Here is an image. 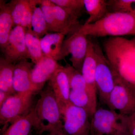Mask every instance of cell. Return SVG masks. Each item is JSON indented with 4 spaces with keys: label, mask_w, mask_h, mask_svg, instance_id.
Returning a JSON list of instances; mask_svg holds the SVG:
<instances>
[{
    "label": "cell",
    "mask_w": 135,
    "mask_h": 135,
    "mask_svg": "<svg viewBox=\"0 0 135 135\" xmlns=\"http://www.w3.org/2000/svg\"><path fill=\"white\" fill-rule=\"evenodd\" d=\"M103 46L114 71L135 92V38L111 37L104 41Z\"/></svg>",
    "instance_id": "6da1fadb"
},
{
    "label": "cell",
    "mask_w": 135,
    "mask_h": 135,
    "mask_svg": "<svg viewBox=\"0 0 135 135\" xmlns=\"http://www.w3.org/2000/svg\"><path fill=\"white\" fill-rule=\"evenodd\" d=\"M80 31L93 37L135 35V14L108 12L100 21L81 26Z\"/></svg>",
    "instance_id": "7a4b0ae2"
},
{
    "label": "cell",
    "mask_w": 135,
    "mask_h": 135,
    "mask_svg": "<svg viewBox=\"0 0 135 135\" xmlns=\"http://www.w3.org/2000/svg\"><path fill=\"white\" fill-rule=\"evenodd\" d=\"M34 110L38 120L36 129L40 134L63 128L62 116L50 87L41 92Z\"/></svg>",
    "instance_id": "3957f363"
},
{
    "label": "cell",
    "mask_w": 135,
    "mask_h": 135,
    "mask_svg": "<svg viewBox=\"0 0 135 135\" xmlns=\"http://www.w3.org/2000/svg\"><path fill=\"white\" fill-rule=\"evenodd\" d=\"M128 116L111 110H96L91 120L90 135H116L128 133Z\"/></svg>",
    "instance_id": "277c9868"
},
{
    "label": "cell",
    "mask_w": 135,
    "mask_h": 135,
    "mask_svg": "<svg viewBox=\"0 0 135 135\" xmlns=\"http://www.w3.org/2000/svg\"><path fill=\"white\" fill-rule=\"evenodd\" d=\"M95 51L97 67L96 84L101 103L108 104L109 96L114 85L113 70L97 41L92 40Z\"/></svg>",
    "instance_id": "5b68a950"
},
{
    "label": "cell",
    "mask_w": 135,
    "mask_h": 135,
    "mask_svg": "<svg viewBox=\"0 0 135 135\" xmlns=\"http://www.w3.org/2000/svg\"><path fill=\"white\" fill-rule=\"evenodd\" d=\"M33 92L16 93L12 95L0 107V123L3 133L7 125L14 119L30 113L34 108Z\"/></svg>",
    "instance_id": "8992f818"
},
{
    "label": "cell",
    "mask_w": 135,
    "mask_h": 135,
    "mask_svg": "<svg viewBox=\"0 0 135 135\" xmlns=\"http://www.w3.org/2000/svg\"><path fill=\"white\" fill-rule=\"evenodd\" d=\"M63 129L68 135H90L91 118L84 109L70 103L61 112Z\"/></svg>",
    "instance_id": "52a82bcc"
},
{
    "label": "cell",
    "mask_w": 135,
    "mask_h": 135,
    "mask_svg": "<svg viewBox=\"0 0 135 135\" xmlns=\"http://www.w3.org/2000/svg\"><path fill=\"white\" fill-rule=\"evenodd\" d=\"M113 71L114 87L107 105L110 110H118L121 114L129 116L135 112V92L121 80L113 70Z\"/></svg>",
    "instance_id": "ba28073f"
},
{
    "label": "cell",
    "mask_w": 135,
    "mask_h": 135,
    "mask_svg": "<svg viewBox=\"0 0 135 135\" xmlns=\"http://www.w3.org/2000/svg\"><path fill=\"white\" fill-rule=\"evenodd\" d=\"M88 36L79 30L64 40L62 46V59L70 54L72 66L81 73L88 50Z\"/></svg>",
    "instance_id": "9c48e42d"
},
{
    "label": "cell",
    "mask_w": 135,
    "mask_h": 135,
    "mask_svg": "<svg viewBox=\"0 0 135 135\" xmlns=\"http://www.w3.org/2000/svg\"><path fill=\"white\" fill-rule=\"evenodd\" d=\"M25 30L22 27H13L10 34L7 46L2 51L3 58L13 64L29 59L25 39Z\"/></svg>",
    "instance_id": "30bf717a"
},
{
    "label": "cell",
    "mask_w": 135,
    "mask_h": 135,
    "mask_svg": "<svg viewBox=\"0 0 135 135\" xmlns=\"http://www.w3.org/2000/svg\"><path fill=\"white\" fill-rule=\"evenodd\" d=\"M33 63L25 59L15 64L13 74V88L16 93L38 91L32 80L31 73Z\"/></svg>",
    "instance_id": "8fae6325"
},
{
    "label": "cell",
    "mask_w": 135,
    "mask_h": 135,
    "mask_svg": "<svg viewBox=\"0 0 135 135\" xmlns=\"http://www.w3.org/2000/svg\"><path fill=\"white\" fill-rule=\"evenodd\" d=\"M50 87L56 97L60 112L70 103L71 88L68 77L62 66L56 71L49 80Z\"/></svg>",
    "instance_id": "7c38bea8"
},
{
    "label": "cell",
    "mask_w": 135,
    "mask_h": 135,
    "mask_svg": "<svg viewBox=\"0 0 135 135\" xmlns=\"http://www.w3.org/2000/svg\"><path fill=\"white\" fill-rule=\"evenodd\" d=\"M62 66L56 60L46 57L35 64L32 70L31 79L38 92L56 71Z\"/></svg>",
    "instance_id": "4fadbf2b"
},
{
    "label": "cell",
    "mask_w": 135,
    "mask_h": 135,
    "mask_svg": "<svg viewBox=\"0 0 135 135\" xmlns=\"http://www.w3.org/2000/svg\"><path fill=\"white\" fill-rule=\"evenodd\" d=\"M14 27H22L25 30H32V9L30 0H12L8 3Z\"/></svg>",
    "instance_id": "5bb4252c"
},
{
    "label": "cell",
    "mask_w": 135,
    "mask_h": 135,
    "mask_svg": "<svg viewBox=\"0 0 135 135\" xmlns=\"http://www.w3.org/2000/svg\"><path fill=\"white\" fill-rule=\"evenodd\" d=\"M88 50L83 65L81 73L92 95L97 100V90L95 81L96 56L92 39L88 38Z\"/></svg>",
    "instance_id": "9a60e30c"
},
{
    "label": "cell",
    "mask_w": 135,
    "mask_h": 135,
    "mask_svg": "<svg viewBox=\"0 0 135 135\" xmlns=\"http://www.w3.org/2000/svg\"><path fill=\"white\" fill-rule=\"evenodd\" d=\"M65 34L62 32L47 33L41 38L44 56L56 60H62V46Z\"/></svg>",
    "instance_id": "2e32d148"
},
{
    "label": "cell",
    "mask_w": 135,
    "mask_h": 135,
    "mask_svg": "<svg viewBox=\"0 0 135 135\" xmlns=\"http://www.w3.org/2000/svg\"><path fill=\"white\" fill-rule=\"evenodd\" d=\"M2 135H29L33 128H37L38 120L34 108L26 116L14 119Z\"/></svg>",
    "instance_id": "e0dca14e"
},
{
    "label": "cell",
    "mask_w": 135,
    "mask_h": 135,
    "mask_svg": "<svg viewBox=\"0 0 135 135\" xmlns=\"http://www.w3.org/2000/svg\"><path fill=\"white\" fill-rule=\"evenodd\" d=\"M14 27L11 12L8 3L0 1V47L2 51L5 48L11 31Z\"/></svg>",
    "instance_id": "ac0fdd59"
},
{
    "label": "cell",
    "mask_w": 135,
    "mask_h": 135,
    "mask_svg": "<svg viewBox=\"0 0 135 135\" xmlns=\"http://www.w3.org/2000/svg\"><path fill=\"white\" fill-rule=\"evenodd\" d=\"M84 8L89 17L85 25L94 23L100 21L109 12L107 1L84 0Z\"/></svg>",
    "instance_id": "d6986e66"
},
{
    "label": "cell",
    "mask_w": 135,
    "mask_h": 135,
    "mask_svg": "<svg viewBox=\"0 0 135 135\" xmlns=\"http://www.w3.org/2000/svg\"><path fill=\"white\" fill-rule=\"evenodd\" d=\"M32 13L31 19L32 31L41 38L47 34V26L46 23L40 0H30Z\"/></svg>",
    "instance_id": "ffe728a7"
},
{
    "label": "cell",
    "mask_w": 135,
    "mask_h": 135,
    "mask_svg": "<svg viewBox=\"0 0 135 135\" xmlns=\"http://www.w3.org/2000/svg\"><path fill=\"white\" fill-rule=\"evenodd\" d=\"M15 64L8 62L3 57L0 59V90L11 95L16 94L13 88Z\"/></svg>",
    "instance_id": "44dd1931"
},
{
    "label": "cell",
    "mask_w": 135,
    "mask_h": 135,
    "mask_svg": "<svg viewBox=\"0 0 135 135\" xmlns=\"http://www.w3.org/2000/svg\"><path fill=\"white\" fill-rule=\"evenodd\" d=\"M41 38L32 30H25V39L29 59L35 64L44 57L42 50Z\"/></svg>",
    "instance_id": "7402d4cb"
},
{
    "label": "cell",
    "mask_w": 135,
    "mask_h": 135,
    "mask_svg": "<svg viewBox=\"0 0 135 135\" xmlns=\"http://www.w3.org/2000/svg\"><path fill=\"white\" fill-rule=\"evenodd\" d=\"M64 69L68 77L71 90L88 92L94 104L97 105V100L92 95L81 73L75 69L72 66L69 65L64 67Z\"/></svg>",
    "instance_id": "603a6c76"
},
{
    "label": "cell",
    "mask_w": 135,
    "mask_h": 135,
    "mask_svg": "<svg viewBox=\"0 0 135 135\" xmlns=\"http://www.w3.org/2000/svg\"><path fill=\"white\" fill-rule=\"evenodd\" d=\"M70 101L74 105L84 109L92 119L97 110V106L88 92L71 90Z\"/></svg>",
    "instance_id": "cb8c5ba5"
},
{
    "label": "cell",
    "mask_w": 135,
    "mask_h": 135,
    "mask_svg": "<svg viewBox=\"0 0 135 135\" xmlns=\"http://www.w3.org/2000/svg\"><path fill=\"white\" fill-rule=\"evenodd\" d=\"M68 14L79 19L84 8V0H51Z\"/></svg>",
    "instance_id": "d4e9b609"
},
{
    "label": "cell",
    "mask_w": 135,
    "mask_h": 135,
    "mask_svg": "<svg viewBox=\"0 0 135 135\" xmlns=\"http://www.w3.org/2000/svg\"><path fill=\"white\" fill-rule=\"evenodd\" d=\"M128 130L130 135H135V112L128 116Z\"/></svg>",
    "instance_id": "484cf974"
},
{
    "label": "cell",
    "mask_w": 135,
    "mask_h": 135,
    "mask_svg": "<svg viewBox=\"0 0 135 135\" xmlns=\"http://www.w3.org/2000/svg\"><path fill=\"white\" fill-rule=\"evenodd\" d=\"M12 95L8 92L0 90V107Z\"/></svg>",
    "instance_id": "4316f807"
},
{
    "label": "cell",
    "mask_w": 135,
    "mask_h": 135,
    "mask_svg": "<svg viewBox=\"0 0 135 135\" xmlns=\"http://www.w3.org/2000/svg\"><path fill=\"white\" fill-rule=\"evenodd\" d=\"M40 2L43 7H53L56 5L51 0H40Z\"/></svg>",
    "instance_id": "83f0119b"
},
{
    "label": "cell",
    "mask_w": 135,
    "mask_h": 135,
    "mask_svg": "<svg viewBox=\"0 0 135 135\" xmlns=\"http://www.w3.org/2000/svg\"><path fill=\"white\" fill-rule=\"evenodd\" d=\"M48 135H68L65 132L63 128L48 132Z\"/></svg>",
    "instance_id": "f1b7e54d"
},
{
    "label": "cell",
    "mask_w": 135,
    "mask_h": 135,
    "mask_svg": "<svg viewBox=\"0 0 135 135\" xmlns=\"http://www.w3.org/2000/svg\"><path fill=\"white\" fill-rule=\"evenodd\" d=\"M131 13L135 14V0H132Z\"/></svg>",
    "instance_id": "f546056e"
},
{
    "label": "cell",
    "mask_w": 135,
    "mask_h": 135,
    "mask_svg": "<svg viewBox=\"0 0 135 135\" xmlns=\"http://www.w3.org/2000/svg\"><path fill=\"white\" fill-rule=\"evenodd\" d=\"M116 135H130L129 133H122Z\"/></svg>",
    "instance_id": "4dcf8cb0"
}]
</instances>
